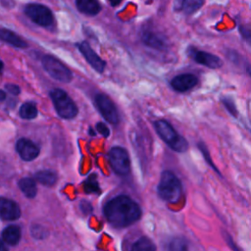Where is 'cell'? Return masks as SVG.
I'll return each mask as SVG.
<instances>
[{"mask_svg":"<svg viewBox=\"0 0 251 251\" xmlns=\"http://www.w3.org/2000/svg\"><path fill=\"white\" fill-rule=\"evenodd\" d=\"M104 215L108 222L117 227L127 226L141 216L139 205L126 195H119L106 203Z\"/></svg>","mask_w":251,"mask_h":251,"instance_id":"cell-1","label":"cell"},{"mask_svg":"<svg viewBox=\"0 0 251 251\" xmlns=\"http://www.w3.org/2000/svg\"><path fill=\"white\" fill-rule=\"evenodd\" d=\"M157 192L163 200L170 203H176L182 194V184L174 173L165 171L161 175Z\"/></svg>","mask_w":251,"mask_h":251,"instance_id":"cell-2","label":"cell"},{"mask_svg":"<svg viewBox=\"0 0 251 251\" xmlns=\"http://www.w3.org/2000/svg\"><path fill=\"white\" fill-rule=\"evenodd\" d=\"M154 127L159 137L174 151L185 152L188 149V142L181 136L173 126L164 120L154 123Z\"/></svg>","mask_w":251,"mask_h":251,"instance_id":"cell-3","label":"cell"},{"mask_svg":"<svg viewBox=\"0 0 251 251\" xmlns=\"http://www.w3.org/2000/svg\"><path fill=\"white\" fill-rule=\"evenodd\" d=\"M51 99L58 115L64 119H73L77 114V107L69 95L62 89H53Z\"/></svg>","mask_w":251,"mask_h":251,"instance_id":"cell-4","label":"cell"},{"mask_svg":"<svg viewBox=\"0 0 251 251\" xmlns=\"http://www.w3.org/2000/svg\"><path fill=\"white\" fill-rule=\"evenodd\" d=\"M109 161L113 171L120 176H126L130 171V159L123 147H113L109 152Z\"/></svg>","mask_w":251,"mask_h":251,"instance_id":"cell-5","label":"cell"},{"mask_svg":"<svg viewBox=\"0 0 251 251\" xmlns=\"http://www.w3.org/2000/svg\"><path fill=\"white\" fill-rule=\"evenodd\" d=\"M42 65L45 71L55 79L61 82H69L72 79V73L71 71L58 59L46 55L42 59Z\"/></svg>","mask_w":251,"mask_h":251,"instance_id":"cell-6","label":"cell"},{"mask_svg":"<svg viewBox=\"0 0 251 251\" xmlns=\"http://www.w3.org/2000/svg\"><path fill=\"white\" fill-rule=\"evenodd\" d=\"M26 16L36 25L48 26L53 24V15L49 8L41 4H28L25 8Z\"/></svg>","mask_w":251,"mask_h":251,"instance_id":"cell-7","label":"cell"},{"mask_svg":"<svg viewBox=\"0 0 251 251\" xmlns=\"http://www.w3.org/2000/svg\"><path fill=\"white\" fill-rule=\"evenodd\" d=\"M95 104L102 115V117L110 124L117 125L120 121L119 112L114 102L104 94H97L95 97Z\"/></svg>","mask_w":251,"mask_h":251,"instance_id":"cell-8","label":"cell"},{"mask_svg":"<svg viewBox=\"0 0 251 251\" xmlns=\"http://www.w3.org/2000/svg\"><path fill=\"white\" fill-rule=\"evenodd\" d=\"M190 57L199 65L205 66L210 69H219L223 66V61L217 55H214L209 52L196 50L190 48Z\"/></svg>","mask_w":251,"mask_h":251,"instance_id":"cell-9","label":"cell"},{"mask_svg":"<svg viewBox=\"0 0 251 251\" xmlns=\"http://www.w3.org/2000/svg\"><path fill=\"white\" fill-rule=\"evenodd\" d=\"M78 49L81 52V54L83 55V57L85 58V60L88 62V64L98 73H103L106 63L104 60H102L90 47V45L83 41L81 43H79L78 45Z\"/></svg>","mask_w":251,"mask_h":251,"instance_id":"cell-10","label":"cell"},{"mask_svg":"<svg viewBox=\"0 0 251 251\" xmlns=\"http://www.w3.org/2000/svg\"><path fill=\"white\" fill-rule=\"evenodd\" d=\"M141 40L146 46L156 50H164L168 45L167 39L163 36V34L149 29L142 31Z\"/></svg>","mask_w":251,"mask_h":251,"instance_id":"cell-11","label":"cell"},{"mask_svg":"<svg viewBox=\"0 0 251 251\" xmlns=\"http://www.w3.org/2000/svg\"><path fill=\"white\" fill-rule=\"evenodd\" d=\"M16 149L21 158L25 161L34 160L39 154V148L32 141L26 138L19 139L16 144Z\"/></svg>","mask_w":251,"mask_h":251,"instance_id":"cell-12","label":"cell"},{"mask_svg":"<svg viewBox=\"0 0 251 251\" xmlns=\"http://www.w3.org/2000/svg\"><path fill=\"white\" fill-rule=\"evenodd\" d=\"M21 216L19 205L11 199L0 197V217L6 221H15Z\"/></svg>","mask_w":251,"mask_h":251,"instance_id":"cell-13","label":"cell"},{"mask_svg":"<svg viewBox=\"0 0 251 251\" xmlns=\"http://www.w3.org/2000/svg\"><path fill=\"white\" fill-rule=\"evenodd\" d=\"M198 83V78L192 74H181L175 76L172 81V87L178 92H185L193 88Z\"/></svg>","mask_w":251,"mask_h":251,"instance_id":"cell-14","label":"cell"},{"mask_svg":"<svg viewBox=\"0 0 251 251\" xmlns=\"http://www.w3.org/2000/svg\"><path fill=\"white\" fill-rule=\"evenodd\" d=\"M2 239L9 245H16L21 239V228L18 226H9L2 231Z\"/></svg>","mask_w":251,"mask_h":251,"instance_id":"cell-15","label":"cell"},{"mask_svg":"<svg viewBox=\"0 0 251 251\" xmlns=\"http://www.w3.org/2000/svg\"><path fill=\"white\" fill-rule=\"evenodd\" d=\"M76 7L81 13L90 16L97 15L101 10L100 4L94 0H78L76 1Z\"/></svg>","mask_w":251,"mask_h":251,"instance_id":"cell-16","label":"cell"},{"mask_svg":"<svg viewBox=\"0 0 251 251\" xmlns=\"http://www.w3.org/2000/svg\"><path fill=\"white\" fill-rule=\"evenodd\" d=\"M0 39L18 48L26 47V43L21 37L8 29H0Z\"/></svg>","mask_w":251,"mask_h":251,"instance_id":"cell-17","label":"cell"},{"mask_svg":"<svg viewBox=\"0 0 251 251\" xmlns=\"http://www.w3.org/2000/svg\"><path fill=\"white\" fill-rule=\"evenodd\" d=\"M19 187L22 192L28 198H33L36 195L37 187L35 181L29 177H24L19 181Z\"/></svg>","mask_w":251,"mask_h":251,"instance_id":"cell-18","label":"cell"},{"mask_svg":"<svg viewBox=\"0 0 251 251\" xmlns=\"http://www.w3.org/2000/svg\"><path fill=\"white\" fill-rule=\"evenodd\" d=\"M35 179L43 185H53L57 180V175L53 171H39L35 174Z\"/></svg>","mask_w":251,"mask_h":251,"instance_id":"cell-19","label":"cell"},{"mask_svg":"<svg viewBox=\"0 0 251 251\" xmlns=\"http://www.w3.org/2000/svg\"><path fill=\"white\" fill-rule=\"evenodd\" d=\"M155 244L148 237H140L134 242L130 251H155Z\"/></svg>","mask_w":251,"mask_h":251,"instance_id":"cell-20","label":"cell"},{"mask_svg":"<svg viewBox=\"0 0 251 251\" xmlns=\"http://www.w3.org/2000/svg\"><path fill=\"white\" fill-rule=\"evenodd\" d=\"M20 116L25 120L34 119L37 116V109L35 105L31 102H26L23 104L20 108Z\"/></svg>","mask_w":251,"mask_h":251,"instance_id":"cell-21","label":"cell"},{"mask_svg":"<svg viewBox=\"0 0 251 251\" xmlns=\"http://www.w3.org/2000/svg\"><path fill=\"white\" fill-rule=\"evenodd\" d=\"M204 4L203 1L200 0H184L181 2V9L186 14H192L199 10L201 6Z\"/></svg>","mask_w":251,"mask_h":251,"instance_id":"cell-22","label":"cell"},{"mask_svg":"<svg viewBox=\"0 0 251 251\" xmlns=\"http://www.w3.org/2000/svg\"><path fill=\"white\" fill-rule=\"evenodd\" d=\"M168 251H188L185 239L174 237L168 244Z\"/></svg>","mask_w":251,"mask_h":251,"instance_id":"cell-23","label":"cell"},{"mask_svg":"<svg viewBox=\"0 0 251 251\" xmlns=\"http://www.w3.org/2000/svg\"><path fill=\"white\" fill-rule=\"evenodd\" d=\"M84 190L87 193H98L100 191L95 176H89L84 182Z\"/></svg>","mask_w":251,"mask_h":251,"instance_id":"cell-24","label":"cell"},{"mask_svg":"<svg viewBox=\"0 0 251 251\" xmlns=\"http://www.w3.org/2000/svg\"><path fill=\"white\" fill-rule=\"evenodd\" d=\"M223 104L225 105L226 109L229 112L230 115L236 117L237 116V110H236V107H235V104L233 102V100L231 98H224L223 99Z\"/></svg>","mask_w":251,"mask_h":251,"instance_id":"cell-25","label":"cell"},{"mask_svg":"<svg viewBox=\"0 0 251 251\" xmlns=\"http://www.w3.org/2000/svg\"><path fill=\"white\" fill-rule=\"evenodd\" d=\"M198 147H199V150L202 152V154H203V156H204V158H205L206 162L209 164V166H211L215 171H217V172H218V174H220V173H219V171L217 170V168L214 166V163L212 162V159L210 158V154H209V151H208V149H207L206 145H205L204 143L200 142V143L198 144Z\"/></svg>","mask_w":251,"mask_h":251,"instance_id":"cell-26","label":"cell"},{"mask_svg":"<svg viewBox=\"0 0 251 251\" xmlns=\"http://www.w3.org/2000/svg\"><path fill=\"white\" fill-rule=\"evenodd\" d=\"M239 31H240L241 35L245 38V40H247L248 42L251 43V24L240 25Z\"/></svg>","mask_w":251,"mask_h":251,"instance_id":"cell-27","label":"cell"},{"mask_svg":"<svg viewBox=\"0 0 251 251\" xmlns=\"http://www.w3.org/2000/svg\"><path fill=\"white\" fill-rule=\"evenodd\" d=\"M96 129H97L98 132L101 133L104 137H108L109 134H110V129H109V127H108L105 124H103V123H98V124L96 125Z\"/></svg>","mask_w":251,"mask_h":251,"instance_id":"cell-28","label":"cell"},{"mask_svg":"<svg viewBox=\"0 0 251 251\" xmlns=\"http://www.w3.org/2000/svg\"><path fill=\"white\" fill-rule=\"evenodd\" d=\"M5 88H6V90L8 92H10L13 95H18L20 93V91H21L19 86L16 85V84H6Z\"/></svg>","mask_w":251,"mask_h":251,"instance_id":"cell-29","label":"cell"},{"mask_svg":"<svg viewBox=\"0 0 251 251\" xmlns=\"http://www.w3.org/2000/svg\"><path fill=\"white\" fill-rule=\"evenodd\" d=\"M31 232H32V235H33L34 237H36V238H43L44 236H43L41 233H42V232L45 233V230H43L41 226H33Z\"/></svg>","mask_w":251,"mask_h":251,"instance_id":"cell-30","label":"cell"},{"mask_svg":"<svg viewBox=\"0 0 251 251\" xmlns=\"http://www.w3.org/2000/svg\"><path fill=\"white\" fill-rule=\"evenodd\" d=\"M80 208H81L82 212H83V213H85V214L90 213V212L92 211V207H91V205H90L88 202H86V201H82V202H81V204H80Z\"/></svg>","mask_w":251,"mask_h":251,"instance_id":"cell-31","label":"cell"},{"mask_svg":"<svg viewBox=\"0 0 251 251\" xmlns=\"http://www.w3.org/2000/svg\"><path fill=\"white\" fill-rule=\"evenodd\" d=\"M0 251H8V249L6 248L5 244L3 243V241L0 239Z\"/></svg>","mask_w":251,"mask_h":251,"instance_id":"cell-32","label":"cell"},{"mask_svg":"<svg viewBox=\"0 0 251 251\" xmlns=\"http://www.w3.org/2000/svg\"><path fill=\"white\" fill-rule=\"evenodd\" d=\"M5 99H6V94H5V92L2 91V90H0V101H3V100H5Z\"/></svg>","mask_w":251,"mask_h":251,"instance_id":"cell-33","label":"cell"},{"mask_svg":"<svg viewBox=\"0 0 251 251\" xmlns=\"http://www.w3.org/2000/svg\"><path fill=\"white\" fill-rule=\"evenodd\" d=\"M2 69H3V63H2V61L0 60V72H1Z\"/></svg>","mask_w":251,"mask_h":251,"instance_id":"cell-34","label":"cell"},{"mask_svg":"<svg viewBox=\"0 0 251 251\" xmlns=\"http://www.w3.org/2000/svg\"><path fill=\"white\" fill-rule=\"evenodd\" d=\"M249 72H250V75H251V68H250V71H249Z\"/></svg>","mask_w":251,"mask_h":251,"instance_id":"cell-35","label":"cell"}]
</instances>
